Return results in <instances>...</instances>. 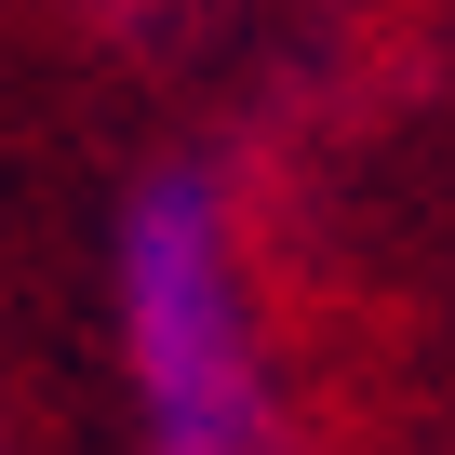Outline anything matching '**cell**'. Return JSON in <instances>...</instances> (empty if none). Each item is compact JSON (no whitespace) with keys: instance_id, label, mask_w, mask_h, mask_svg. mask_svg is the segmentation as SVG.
Segmentation results:
<instances>
[{"instance_id":"cell-1","label":"cell","mask_w":455,"mask_h":455,"mask_svg":"<svg viewBox=\"0 0 455 455\" xmlns=\"http://www.w3.org/2000/svg\"><path fill=\"white\" fill-rule=\"evenodd\" d=\"M121 375H134L148 455H282L242 214H228V188L201 161H161L121 201Z\"/></svg>"}]
</instances>
